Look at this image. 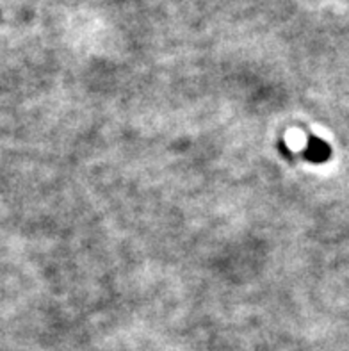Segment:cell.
<instances>
[{"instance_id": "1", "label": "cell", "mask_w": 349, "mask_h": 351, "mask_svg": "<svg viewBox=\"0 0 349 351\" xmlns=\"http://www.w3.org/2000/svg\"><path fill=\"white\" fill-rule=\"evenodd\" d=\"M306 154H309V157L312 160H317V162H321V160L328 159V156H330V148H328V145H324L323 141H319V139H312Z\"/></svg>"}]
</instances>
